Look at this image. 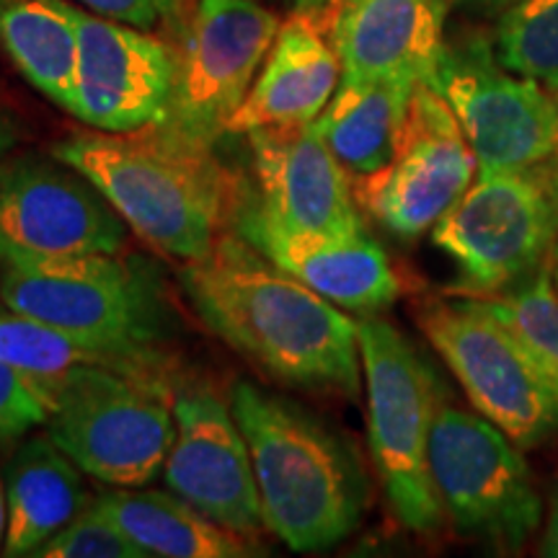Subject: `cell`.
<instances>
[{
  "mask_svg": "<svg viewBox=\"0 0 558 558\" xmlns=\"http://www.w3.org/2000/svg\"><path fill=\"white\" fill-rule=\"evenodd\" d=\"M367 388V442L390 512L416 535L442 527L445 512L429 476V435L442 380L418 349L388 320H360Z\"/></svg>",
  "mask_w": 558,
  "mask_h": 558,
  "instance_id": "obj_5",
  "label": "cell"
},
{
  "mask_svg": "<svg viewBox=\"0 0 558 558\" xmlns=\"http://www.w3.org/2000/svg\"><path fill=\"white\" fill-rule=\"evenodd\" d=\"M478 177L471 143L429 83L411 96L399 148L386 169L352 181L360 209L399 239H418Z\"/></svg>",
  "mask_w": 558,
  "mask_h": 558,
  "instance_id": "obj_13",
  "label": "cell"
},
{
  "mask_svg": "<svg viewBox=\"0 0 558 558\" xmlns=\"http://www.w3.org/2000/svg\"><path fill=\"white\" fill-rule=\"evenodd\" d=\"M416 324L452 369L473 409L520 450H533L558 429V401L522 341L481 298H429Z\"/></svg>",
  "mask_w": 558,
  "mask_h": 558,
  "instance_id": "obj_9",
  "label": "cell"
},
{
  "mask_svg": "<svg viewBox=\"0 0 558 558\" xmlns=\"http://www.w3.org/2000/svg\"><path fill=\"white\" fill-rule=\"evenodd\" d=\"M416 86L341 81L313 130L354 179L378 173L393 160Z\"/></svg>",
  "mask_w": 558,
  "mask_h": 558,
  "instance_id": "obj_22",
  "label": "cell"
},
{
  "mask_svg": "<svg viewBox=\"0 0 558 558\" xmlns=\"http://www.w3.org/2000/svg\"><path fill=\"white\" fill-rule=\"evenodd\" d=\"M230 409L254 463L264 527L298 554L349 538L369 501L352 442L311 409L251 380L233 383Z\"/></svg>",
  "mask_w": 558,
  "mask_h": 558,
  "instance_id": "obj_3",
  "label": "cell"
},
{
  "mask_svg": "<svg viewBox=\"0 0 558 558\" xmlns=\"http://www.w3.org/2000/svg\"><path fill=\"white\" fill-rule=\"evenodd\" d=\"M246 137L256 181L246 194L267 226L326 239L365 230L352 179L313 122L251 130Z\"/></svg>",
  "mask_w": 558,
  "mask_h": 558,
  "instance_id": "obj_15",
  "label": "cell"
},
{
  "mask_svg": "<svg viewBox=\"0 0 558 558\" xmlns=\"http://www.w3.org/2000/svg\"><path fill=\"white\" fill-rule=\"evenodd\" d=\"M0 300L101 352L124 375L166 390L177 386V362L166 349L173 329L169 300L158 269L143 256L0 264Z\"/></svg>",
  "mask_w": 558,
  "mask_h": 558,
  "instance_id": "obj_4",
  "label": "cell"
},
{
  "mask_svg": "<svg viewBox=\"0 0 558 558\" xmlns=\"http://www.w3.org/2000/svg\"><path fill=\"white\" fill-rule=\"evenodd\" d=\"M52 156L81 171L140 239L173 259H205L226 235L241 194L215 148L163 124L73 135L54 143Z\"/></svg>",
  "mask_w": 558,
  "mask_h": 558,
  "instance_id": "obj_2",
  "label": "cell"
},
{
  "mask_svg": "<svg viewBox=\"0 0 558 558\" xmlns=\"http://www.w3.org/2000/svg\"><path fill=\"white\" fill-rule=\"evenodd\" d=\"M94 505L148 556L246 558L262 554L254 538L218 525L173 492L109 488Z\"/></svg>",
  "mask_w": 558,
  "mask_h": 558,
  "instance_id": "obj_21",
  "label": "cell"
},
{
  "mask_svg": "<svg viewBox=\"0 0 558 558\" xmlns=\"http://www.w3.org/2000/svg\"><path fill=\"white\" fill-rule=\"evenodd\" d=\"M429 86L476 153L478 177L527 169L558 150V96L501 65L488 39L445 45Z\"/></svg>",
  "mask_w": 558,
  "mask_h": 558,
  "instance_id": "obj_10",
  "label": "cell"
},
{
  "mask_svg": "<svg viewBox=\"0 0 558 558\" xmlns=\"http://www.w3.org/2000/svg\"><path fill=\"white\" fill-rule=\"evenodd\" d=\"M0 47L29 86L73 111L78 78V9L68 0H0Z\"/></svg>",
  "mask_w": 558,
  "mask_h": 558,
  "instance_id": "obj_23",
  "label": "cell"
},
{
  "mask_svg": "<svg viewBox=\"0 0 558 558\" xmlns=\"http://www.w3.org/2000/svg\"><path fill=\"white\" fill-rule=\"evenodd\" d=\"M548 269H550V282H554V288L558 292V241H556V246H554V254H550Z\"/></svg>",
  "mask_w": 558,
  "mask_h": 558,
  "instance_id": "obj_33",
  "label": "cell"
},
{
  "mask_svg": "<svg viewBox=\"0 0 558 558\" xmlns=\"http://www.w3.org/2000/svg\"><path fill=\"white\" fill-rule=\"evenodd\" d=\"M432 241L458 267L452 295L494 298L548 267L558 241V150L527 169L476 177Z\"/></svg>",
  "mask_w": 558,
  "mask_h": 558,
  "instance_id": "obj_6",
  "label": "cell"
},
{
  "mask_svg": "<svg viewBox=\"0 0 558 558\" xmlns=\"http://www.w3.org/2000/svg\"><path fill=\"white\" fill-rule=\"evenodd\" d=\"M0 360L37 390L47 409L75 367L104 365L117 369L114 362L96 349L11 308L0 311Z\"/></svg>",
  "mask_w": 558,
  "mask_h": 558,
  "instance_id": "obj_24",
  "label": "cell"
},
{
  "mask_svg": "<svg viewBox=\"0 0 558 558\" xmlns=\"http://www.w3.org/2000/svg\"><path fill=\"white\" fill-rule=\"evenodd\" d=\"M282 21L256 0H199L177 50V81L163 128L215 148L228 135Z\"/></svg>",
  "mask_w": 558,
  "mask_h": 558,
  "instance_id": "obj_11",
  "label": "cell"
},
{
  "mask_svg": "<svg viewBox=\"0 0 558 558\" xmlns=\"http://www.w3.org/2000/svg\"><path fill=\"white\" fill-rule=\"evenodd\" d=\"M177 437L163 465L169 492L233 533L256 538L264 527L259 488L246 437L226 403L207 386L173 396Z\"/></svg>",
  "mask_w": 558,
  "mask_h": 558,
  "instance_id": "obj_14",
  "label": "cell"
},
{
  "mask_svg": "<svg viewBox=\"0 0 558 558\" xmlns=\"http://www.w3.org/2000/svg\"><path fill=\"white\" fill-rule=\"evenodd\" d=\"M522 341L558 401V292L543 267L518 288L481 298Z\"/></svg>",
  "mask_w": 558,
  "mask_h": 558,
  "instance_id": "obj_26",
  "label": "cell"
},
{
  "mask_svg": "<svg viewBox=\"0 0 558 558\" xmlns=\"http://www.w3.org/2000/svg\"><path fill=\"white\" fill-rule=\"evenodd\" d=\"M298 5V11H308V9H320L326 0H292Z\"/></svg>",
  "mask_w": 558,
  "mask_h": 558,
  "instance_id": "obj_35",
  "label": "cell"
},
{
  "mask_svg": "<svg viewBox=\"0 0 558 558\" xmlns=\"http://www.w3.org/2000/svg\"><path fill=\"white\" fill-rule=\"evenodd\" d=\"M50 409L37 390L0 360V445H16L32 429L45 427Z\"/></svg>",
  "mask_w": 558,
  "mask_h": 558,
  "instance_id": "obj_28",
  "label": "cell"
},
{
  "mask_svg": "<svg viewBox=\"0 0 558 558\" xmlns=\"http://www.w3.org/2000/svg\"><path fill=\"white\" fill-rule=\"evenodd\" d=\"M78 78L70 114L96 132L163 122L177 81V50L135 26L78 11Z\"/></svg>",
  "mask_w": 558,
  "mask_h": 558,
  "instance_id": "obj_16",
  "label": "cell"
},
{
  "mask_svg": "<svg viewBox=\"0 0 558 558\" xmlns=\"http://www.w3.org/2000/svg\"><path fill=\"white\" fill-rule=\"evenodd\" d=\"M96 16L135 26L143 32L173 29L184 24L186 0H78Z\"/></svg>",
  "mask_w": 558,
  "mask_h": 558,
  "instance_id": "obj_29",
  "label": "cell"
},
{
  "mask_svg": "<svg viewBox=\"0 0 558 558\" xmlns=\"http://www.w3.org/2000/svg\"><path fill=\"white\" fill-rule=\"evenodd\" d=\"M21 140V128L16 114L5 107V101L0 99V156L11 153Z\"/></svg>",
  "mask_w": 558,
  "mask_h": 558,
  "instance_id": "obj_30",
  "label": "cell"
},
{
  "mask_svg": "<svg viewBox=\"0 0 558 558\" xmlns=\"http://www.w3.org/2000/svg\"><path fill=\"white\" fill-rule=\"evenodd\" d=\"M173 396L120 369L83 365L60 386L45 429L86 476L140 488L163 473L177 437Z\"/></svg>",
  "mask_w": 558,
  "mask_h": 558,
  "instance_id": "obj_7",
  "label": "cell"
},
{
  "mask_svg": "<svg viewBox=\"0 0 558 558\" xmlns=\"http://www.w3.org/2000/svg\"><path fill=\"white\" fill-rule=\"evenodd\" d=\"M230 226L271 264L298 277L339 308L373 316L401 295V279L390 267L388 254L369 235H290L267 226L251 207L246 184H241Z\"/></svg>",
  "mask_w": 558,
  "mask_h": 558,
  "instance_id": "obj_18",
  "label": "cell"
},
{
  "mask_svg": "<svg viewBox=\"0 0 558 558\" xmlns=\"http://www.w3.org/2000/svg\"><path fill=\"white\" fill-rule=\"evenodd\" d=\"M179 284L202 324L271 380L357 399L360 324L305 288L241 235L186 262Z\"/></svg>",
  "mask_w": 558,
  "mask_h": 558,
  "instance_id": "obj_1",
  "label": "cell"
},
{
  "mask_svg": "<svg viewBox=\"0 0 558 558\" xmlns=\"http://www.w3.org/2000/svg\"><path fill=\"white\" fill-rule=\"evenodd\" d=\"M341 83V60L316 9L282 21L228 135L316 122Z\"/></svg>",
  "mask_w": 558,
  "mask_h": 558,
  "instance_id": "obj_19",
  "label": "cell"
},
{
  "mask_svg": "<svg viewBox=\"0 0 558 558\" xmlns=\"http://www.w3.org/2000/svg\"><path fill=\"white\" fill-rule=\"evenodd\" d=\"M541 556L558 558V499H556L554 509H550L546 535H543V543H541Z\"/></svg>",
  "mask_w": 558,
  "mask_h": 558,
  "instance_id": "obj_31",
  "label": "cell"
},
{
  "mask_svg": "<svg viewBox=\"0 0 558 558\" xmlns=\"http://www.w3.org/2000/svg\"><path fill=\"white\" fill-rule=\"evenodd\" d=\"M5 556H34L90 501L83 471L52 437L21 439L3 469Z\"/></svg>",
  "mask_w": 558,
  "mask_h": 558,
  "instance_id": "obj_20",
  "label": "cell"
},
{
  "mask_svg": "<svg viewBox=\"0 0 558 558\" xmlns=\"http://www.w3.org/2000/svg\"><path fill=\"white\" fill-rule=\"evenodd\" d=\"M429 476L450 525L465 538L518 554L543 520V501L518 445L497 424L439 401Z\"/></svg>",
  "mask_w": 558,
  "mask_h": 558,
  "instance_id": "obj_8",
  "label": "cell"
},
{
  "mask_svg": "<svg viewBox=\"0 0 558 558\" xmlns=\"http://www.w3.org/2000/svg\"><path fill=\"white\" fill-rule=\"evenodd\" d=\"M494 52L501 65L558 96V0H518L499 13Z\"/></svg>",
  "mask_w": 558,
  "mask_h": 558,
  "instance_id": "obj_25",
  "label": "cell"
},
{
  "mask_svg": "<svg viewBox=\"0 0 558 558\" xmlns=\"http://www.w3.org/2000/svg\"><path fill=\"white\" fill-rule=\"evenodd\" d=\"M326 32L341 81L429 83L456 0H326Z\"/></svg>",
  "mask_w": 558,
  "mask_h": 558,
  "instance_id": "obj_17",
  "label": "cell"
},
{
  "mask_svg": "<svg viewBox=\"0 0 558 558\" xmlns=\"http://www.w3.org/2000/svg\"><path fill=\"white\" fill-rule=\"evenodd\" d=\"M37 558H148L128 535L90 501L75 520L41 546Z\"/></svg>",
  "mask_w": 558,
  "mask_h": 558,
  "instance_id": "obj_27",
  "label": "cell"
},
{
  "mask_svg": "<svg viewBox=\"0 0 558 558\" xmlns=\"http://www.w3.org/2000/svg\"><path fill=\"white\" fill-rule=\"evenodd\" d=\"M458 5H465V9L476 13H488V16H499L505 13L509 5H514L518 0H456Z\"/></svg>",
  "mask_w": 558,
  "mask_h": 558,
  "instance_id": "obj_32",
  "label": "cell"
},
{
  "mask_svg": "<svg viewBox=\"0 0 558 558\" xmlns=\"http://www.w3.org/2000/svg\"><path fill=\"white\" fill-rule=\"evenodd\" d=\"M3 541H5V494H3V486H0V548H3Z\"/></svg>",
  "mask_w": 558,
  "mask_h": 558,
  "instance_id": "obj_34",
  "label": "cell"
},
{
  "mask_svg": "<svg viewBox=\"0 0 558 558\" xmlns=\"http://www.w3.org/2000/svg\"><path fill=\"white\" fill-rule=\"evenodd\" d=\"M128 222L60 158L0 156V264L34 267L122 254Z\"/></svg>",
  "mask_w": 558,
  "mask_h": 558,
  "instance_id": "obj_12",
  "label": "cell"
}]
</instances>
